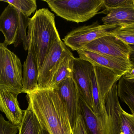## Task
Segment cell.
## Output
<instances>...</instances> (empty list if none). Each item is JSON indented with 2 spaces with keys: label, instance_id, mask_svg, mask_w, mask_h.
Returning <instances> with one entry per match:
<instances>
[{
  "label": "cell",
  "instance_id": "1",
  "mask_svg": "<svg viewBox=\"0 0 134 134\" xmlns=\"http://www.w3.org/2000/svg\"><path fill=\"white\" fill-rule=\"evenodd\" d=\"M28 106L49 134H71L66 108L55 88L39 87L27 93Z\"/></svg>",
  "mask_w": 134,
  "mask_h": 134
},
{
  "label": "cell",
  "instance_id": "2",
  "mask_svg": "<svg viewBox=\"0 0 134 134\" xmlns=\"http://www.w3.org/2000/svg\"><path fill=\"white\" fill-rule=\"evenodd\" d=\"M60 39L56 26L55 15L48 9L37 10L29 19L27 34L28 50L34 55L39 71L51 46Z\"/></svg>",
  "mask_w": 134,
  "mask_h": 134
},
{
  "label": "cell",
  "instance_id": "3",
  "mask_svg": "<svg viewBox=\"0 0 134 134\" xmlns=\"http://www.w3.org/2000/svg\"><path fill=\"white\" fill-rule=\"evenodd\" d=\"M58 16L79 23L98 14L103 8L104 0H43Z\"/></svg>",
  "mask_w": 134,
  "mask_h": 134
},
{
  "label": "cell",
  "instance_id": "4",
  "mask_svg": "<svg viewBox=\"0 0 134 134\" xmlns=\"http://www.w3.org/2000/svg\"><path fill=\"white\" fill-rule=\"evenodd\" d=\"M29 19L8 4L0 15V31L4 35L6 46L14 44L16 47L22 42L24 50H28L26 29Z\"/></svg>",
  "mask_w": 134,
  "mask_h": 134
},
{
  "label": "cell",
  "instance_id": "5",
  "mask_svg": "<svg viewBox=\"0 0 134 134\" xmlns=\"http://www.w3.org/2000/svg\"><path fill=\"white\" fill-rule=\"evenodd\" d=\"M22 77L20 60L3 42H0V90L25 93Z\"/></svg>",
  "mask_w": 134,
  "mask_h": 134
},
{
  "label": "cell",
  "instance_id": "6",
  "mask_svg": "<svg viewBox=\"0 0 134 134\" xmlns=\"http://www.w3.org/2000/svg\"><path fill=\"white\" fill-rule=\"evenodd\" d=\"M121 77L106 68L94 66L91 76L93 110L100 117L104 114V101L105 96Z\"/></svg>",
  "mask_w": 134,
  "mask_h": 134
},
{
  "label": "cell",
  "instance_id": "7",
  "mask_svg": "<svg viewBox=\"0 0 134 134\" xmlns=\"http://www.w3.org/2000/svg\"><path fill=\"white\" fill-rule=\"evenodd\" d=\"M119 26L114 24L101 25L96 22L72 30L63 40L66 46L77 52L96 39L109 35L111 31Z\"/></svg>",
  "mask_w": 134,
  "mask_h": 134
},
{
  "label": "cell",
  "instance_id": "8",
  "mask_svg": "<svg viewBox=\"0 0 134 134\" xmlns=\"http://www.w3.org/2000/svg\"><path fill=\"white\" fill-rule=\"evenodd\" d=\"M81 50L93 52L131 63V46L113 35H106L96 39Z\"/></svg>",
  "mask_w": 134,
  "mask_h": 134
},
{
  "label": "cell",
  "instance_id": "9",
  "mask_svg": "<svg viewBox=\"0 0 134 134\" xmlns=\"http://www.w3.org/2000/svg\"><path fill=\"white\" fill-rule=\"evenodd\" d=\"M104 104V114L100 117L103 134H120V113L123 109L117 95V83L106 94Z\"/></svg>",
  "mask_w": 134,
  "mask_h": 134
},
{
  "label": "cell",
  "instance_id": "10",
  "mask_svg": "<svg viewBox=\"0 0 134 134\" xmlns=\"http://www.w3.org/2000/svg\"><path fill=\"white\" fill-rule=\"evenodd\" d=\"M68 48L61 39L56 41L48 52L39 71L38 87L50 88L55 72Z\"/></svg>",
  "mask_w": 134,
  "mask_h": 134
},
{
  "label": "cell",
  "instance_id": "11",
  "mask_svg": "<svg viewBox=\"0 0 134 134\" xmlns=\"http://www.w3.org/2000/svg\"><path fill=\"white\" fill-rule=\"evenodd\" d=\"M94 66L89 61L75 57L74 60L72 78L75 81L80 97L92 109L93 103L91 93V76Z\"/></svg>",
  "mask_w": 134,
  "mask_h": 134
},
{
  "label": "cell",
  "instance_id": "12",
  "mask_svg": "<svg viewBox=\"0 0 134 134\" xmlns=\"http://www.w3.org/2000/svg\"><path fill=\"white\" fill-rule=\"evenodd\" d=\"M55 89L66 108L72 129L80 114V95L77 86L71 77L62 81Z\"/></svg>",
  "mask_w": 134,
  "mask_h": 134
},
{
  "label": "cell",
  "instance_id": "13",
  "mask_svg": "<svg viewBox=\"0 0 134 134\" xmlns=\"http://www.w3.org/2000/svg\"><path fill=\"white\" fill-rule=\"evenodd\" d=\"M79 58L91 63L94 66L106 68L122 76L133 68L131 63L90 51H77Z\"/></svg>",
  "mask_w": 134,
  "mask_h": 134
},
{
  "label": "cell",
  "instance_id": "14",
  "mask_svg": "<svg viewBox=\"0 0 134 134\" xmlns=\"http://www.w3.org/2000/svg\"><path fill=\"white\" fill-rule=\"evenodd\" d=\"M19 94L5 90H0V111L5 115L12 124L19 129L24 111L21 109L17 99Z\"/></svg>",
  "mask_w": 134,
  "mask_h": 134
},
{
  "label": "cell",
  "instance_id": "15",
  "mask_svg": "<svg viewBox=\"0 0 134 134\" xmlns=\"http://www.w3.org/2000/svg\"><path fill=\"white\" fill-rule=\"evenodd\" d=\"M22 84L25 93L31 92L38 87L39 69L32 52L28 50L26 59L24 63Z\"/></svg>",
  "mask_w": 134,
  "mask_h": 134
},
{
  "label": "cell",
  "instance_id": "16",
  "mask_svg": "<svg viewBox=\"0 0 134 134\" xmlns=\"http://www.w3.org/2000/svg\"><path fill=\"white\" fill-rule=\"evenodd\" d=\"M104 24L120 26L134 23V0L129 4L110 10L102 19Z\"/></svg>",
  "mask_w": 134,
  "mask_h": 134
},
{
  "label": "cell",
  "instance_id": "17",
  "mask_svg": "<svg viewBox=\"0 0 134 134\" xmlns=\"http://www.w3.org/2000/svg\"><path fill=\"white\" fill-rule=\"evenodd\" d=\"M80 113L82 115L88 134H103L100 116L80 97Z\"/></svg>",
  "mask_w": 134,
  "mask_h": 134
},
{
  "label": "cell",
  "instance_id": "18",
  "mask_svg": "<svg viewBox=\"0 0 134 134\" xmlns=\"http://www.w3.org/2000/svg\"><path fill=\"white\" fill-rule=\"evenodd\" d=\"M75 58L68 48L62 56L55 72L50 88H55L62 81L72 77Z\"/></svg>",
  "mask_w": 134,
  "mask_h": 134
},
{
  "label": "cell",
  "instance_id": "19",
  "mask_svg": "<svg viewBox=\"0 0 134 134\" xmlns=\"http://www.w3.org/2000/svg\"><path fill=\"white\" fill-rule=\"evenodd\" d=\"M118 82V97L127 105L134 115V80L127 79L122 76Z\"/></svg>",
  "mask_w": 134,
  "mask_h": 134
},
{
  "label": "cell",
  "instance_id": "20",
  "mask_svg": "<svg viewBox=\"0 0 134 134\" xmlns=\"http://www.w3.org/2000/svg\"><path fill=\"white\" fill-rule=\"evenodd\" d=\"M42 128L34 112L29 107L25 110L19 134H42Z\"/></svg>",
  "mask_w": 134,
  "mask_h": 134
},
{
  "label": "cell",
  "instance_id": "21",
  "mask_svg": "<svg viewBox=\"0 0 134 134\" xmlns=\"http://www.w3.org/2000/svg\"><path fill=\"white\" fill-rule=\"evenodd\" d=\"M109 35L115 36L130 45H134V23L119 26L111 31Z\"/></svg>",
  "mask_w": 134,
  "mask_h": 134
},
{
  "label": "cell",
  "instance_id": "22",
  "mask_svg": "<svg viewBox=\"0 0 134 134\" xmlns=\"http://www.w3.org/2000/svg\"><path fill=\"white\" fill-rule=\"evenodd\" d=\"M7 2L16 8L24 15L29 17L37 9L35 0H6L1 1Z\"/></svg>",
  "mask_w": 134,
  "mask_h": 134
},
{
  "label": "cell",
  "instance_id": "23",
  "mask_svg": "<svg viewBox=\"0 0 134 134\" xmlns=\"http://www.w3.org/2000/svg\"><path fill=\"white\" fill-rule=\"evenodd\" d=\"M120 134H134V115L123 109L120 113Z\"/></svg>",
  "mask_w": 134,
  "mask_h": 134
},
{
  "label": "cell",
  "instance_id": "24",
  "mask_svg": "<svg viewBox=\"0 0 134 134\" xmlns=\"http://www.w3.org/2000/svg\"><path fill=\"white\" fill-rule=\"evenodd\" d=\"M133 0H104L103 8L104 9L98 13H103L107 15L110 10L117 8L125 5L129 4Z\"/></svg>",
  "mask_w": 134,
  "mask_h": 134
},
{
  "label": "cell",
  "instance_id": "25",
  "mask_svg": "<svg viewBox=\"0 0 134 134\" xmlns=\"http://www.w3.org/2000/svg\"><path fill=\"white\" fill-rule=\"evenodd\" d=\"M18 127L5 120L0 115V134H16L19 132Z\"/></svg>",
  "mask_w": 134,
  "mask_h": 134
},
{
  "label": "cell",
  "instance_id": "26",
  "mask_svg": "<svg viewBox=\"0 0 134 134\" xmlns=\"http://www.w3.org/2000/svg\"><path fill=\"white\" fill-rule=\"evenodd\" d=\"M71 130L72 134H88L83 119L80 113Z\"/></svg>",
  "mask_w": 134,
  "mask_h": 134
},
{
  "label": "cell",
  "instance_id": "27",
  "mask_svg": "<svg viewBox=\"0 0 134 134\" xmlns=\"http://www.w3.org/2000/svg\"><path fill=\"white\" fill-rule=\"evenodd\" d=\"M122 76L127 79L134 80V68L131 69Z\"/></svg>",
  "mask_w": 134,
  "mask_h": 134
},
{
  "label": "cell",
  "instance_id": "28",
  "mask_svg": "<svg viewBox=\"0 0 134 134\" xmlns=\"http://www.w3.org/2000/svg\"><path fill=\"white\" fill-rule=\"evenodd\" d=\"M131 47L130 56V60L131 63L132 68H134V45H130Z\"/></svg>",
  "mask_w": 134,
  "mask_h": 134
},
{
  "label": "cell",
  "instance_id": "29",
  "mask_svg": "<svg viewBox=\"0 0 134 134\" xmlns=\"http://www.w3.org/2000/svg\"><path fill=\"white\" fill-rule=\"evenodd\" d=\"M42 134H49V133L47 131L42 129Z\"/></svg>",
  "mask_w": 134,
  "mask_h": 134
},
{
  "label": "cell",
  "instance_id": "30",
  "mask_svg": "<svg viewBox=\"0 0 134 134\" xmlns=\"http://www.w3.org/2000/svg\"><path fill=\"white\" fill-rule=\"evenodd\" d=\"M71 134H72V132H71Z\"/></svg>",
  "mask_w": 134,
  "mask_h": 134
},
{
  "label": "cell",
  "instance_id": "31",
  "mask_svg": "<svg viewBox=\"0 0 134 134\" xmlns=\"http://www.w3.org/2000/svg\"></svg>",
  "mask_w": 134,
  "mask_h": 134
}]
</instances>
